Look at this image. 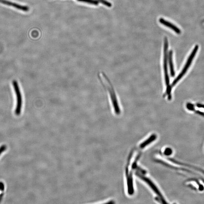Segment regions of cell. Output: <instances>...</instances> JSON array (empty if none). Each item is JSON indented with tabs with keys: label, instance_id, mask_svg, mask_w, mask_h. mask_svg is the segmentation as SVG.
I'll return each mask as SVG.
<instances>
[{
	"label": "cell",
	"instance_id": "obj_1",
	"mask_svg": "<svg viewBox=\"0 0 204 204\" xmlns=\"http://www.w3.org/2000/svg\"><path fill=\"white\" fill-rule=\"evenodd\" d=\"M98 78L104 87L107 89L109 93L110 99L115 113L117 115H119L121 112L120 107L119 106L118 101L115 90L111 81L106 74L103 72L101 73V75L99 74Z\"/></svg>",
	"mask_w": 204,
	"mask_h": 204
},
{
	"label": "cell",
	"instance_id": "obj_2",
	"mask_svg": "<svg viewBox=\"0 0 204 204\" xmlns=\"http://www.w3.org/2000/svg\"><path fill=\"white\" fill-rule=\"evenodd\" d=\"M168 38L165 37L164 39V58L163 62V68L165 84L166 86V91L165 92V96H167L168 99L170 100L171 98V92L172 88L170 84V79L168 71Z\"/></svg>",
	"mask_w": 204,
	"mask_h": 204
},
{
	"label": "cell",
	"instance_id": "obj_3",
	"mask_svg": "<svg viewBox=\"0 0 204 204\" xmlns=\"http://www.w3.org/2000/svg\"><path fill=\"white\" fill-rule=\"evenodd\" d=\"M198 49H199V46H198L196 45L195 46L194 49H193V51L192 52L191 54L189 56L188 59H187V62L185 64V66L183 68V69L181 71V72L180 73L179 75L177 76V78L173 82L172 84L171 85V87L172 89L180 81V80L183 78L184 75H185L186 73H187V70H188L189 67H190V64H191L192 61H193V59L194 58L196 53H197Z\"/></svg>",
	"mask_w": 204,
	"mask_h": 204
},
{
	"label": "cell",
	"instance_id": "obj_4",
	"mask_svg": "<svg viewBox=\"0 0 204 204\" xmlns=\"http://www.w3.org/2000/svg\"><path fill=\"white\" fill-rule=\"evenodd\" d=\"M13 86H14L15 93H16V105L15 110V113L17 115H19L21 112V109L22 106V98L21 95L18 85L17 82L13 81Z\"/></svg>",
	"mask_w": 204,
	"mask_h": 204
},
{
	"label": "cell",
	"instance_id": "obj_5",
	"mask_svg": "<svg viewBox=\"0 0 204 204\" xmlns=\"http://www.w3.org/2000/svg\"><path fill=\"white\" fill-rule=\"evenodd\" d=\"M0 3L9 6L14 7L17 10H21L22 11L27 12L29 10V7L27 6L20 5V4L11 2L7 0H0Z\"/></svg>",
	"mask_w": 204,
	"mask_h": 204
},
{
	"label": "cell",
	"instance_id": "obj_6",
	"mask_svg": "<svg viewBox=\"0 0 204 204\" xmlns=\"http://www.w3.org/2000/svg\"><path fill=\"white\" fill-rule=\"evenodd\" d=\"M77 1L95 5H98V4L100 3L108 7H111L112 6V4L106 0H77Z\"/></svg>",
	"mask_w": 204,
	"mask_h": 204
},
{
	"label": "cell",
	"instance_id": "obj_7",
	"mask_svg": "<svg viewBox=\"0 0 204 204\" xmlns=\"http://www.w3.org/2000/svg\"><path fill=\"white\" fill-rule=\"evenodd\" d=\"M159 22L162 24L164 25L165 26L167 27L168 28H170L171 29L175 32L177 34H180L181 33V30L179 28H178L175 25L173 24L170 22H168V21L165 20L163 18H160L159 19Z\"/></svg>",
	"mask_w": 204,
	"mask_h": 204
},
{
	"label": "cell",
	"instance_id": "obj_8",
	"mask_svg": "<svg viewBox=\"0 0 204 204\" xmlns=\"http://www.w3.org/2000/svg\"><path fill=\"white\" fill-rule=\"evenodd\" d=\"M168 63L171 75L172 77H174L175 75V72L173 59V51L171 50L170 51L169 54H168Z\"/></svg>",
	"mask_w": 204,
	"mask_h": 204
},
{
	"label": "cell",
	"instance_id": "obj_9",
	"mask_svg": "<svg viewBox=\"0 0 204 204\" xmlns=\"http://www.w3.org/2000/svg\"><path fill=\"white\" fill-rule=\"evenodd\" d=\"M172 153V150L170 148L165 149L164 154L165 155H170Z\"/></svg>",
	"mask_w": 204,
	"mask_h": 204
},
{
	"label": "cell",
	"instance_id": "obj_10",
	"mask_svg": "<svg viewBox=\"0 0 204 204\" xmlns=\"http://www.w3.org/2000/svg\"><path fill=\"white\" fill-rule=\"evenodd\" d=\"M7 149V146L5 145H3L0 147V155L2 154L3 152L5 151Z\"/></svg>",
	"mask_w": 204,
	"mask_h": 204
}]
</instances>
